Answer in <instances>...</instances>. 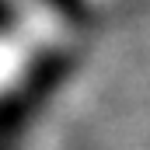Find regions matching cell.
Returning <instances> with one entry per match:
<instances>
[{
  "label": "cell",
  "instance_id": "6da1fadb",
  "mask_svg": "<svg viewBox=\"0 0 150 150\" xmlns=\"http://www.w3.org/2000/svg\"><path fill=\"white\" fill-rule=\"evenodd\" d=\"M70 67H74L70 52H49V56H42L28 70L21 91H11L7 98H0V147L11 143L25 129V122L42 108V101L63 84V77L70 74Z\"/></svg>",
  "mask_w": 150,
  "mask_h": 150
},
{
  "label": "cell",
  "instance_id": "7a4b0ae2",
  "mask_svg": "<svg viewBox=\"0 0 150 150\" xmlns=\"http://www.w3.org/2000/svg\"><path fill=\"white\" fill-rule=\"evenodd\" d=\"M11 18H14V14H11V7H7V0H0V28H4V25H7Z\"/></svg>",
  "mask_w": 150,
  "mask_h": 150
}]
</instances>
